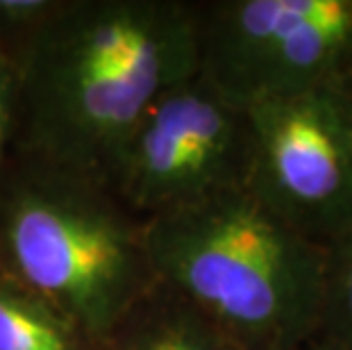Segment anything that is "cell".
I'll list each match as a JSON object with an SVG mask.
<instances>
[{"label":"cell","instance_id":"obj_4","mask_svg":"<svg viewBox=\"0 0 352 350\" xmlns=\"http://www.w3.org/2000/svg\"><path fill=\"white\" fill-rule=\"evenodd\" d=\"M198 73L236 107L352 76V0L196 3Z\"/></svg>","mask_w":352,"mask_h":350},{"label":"cell","instance_id":"obj_2","mask_svg":"<svg viewBox=\"0 0 352 350\" xmlns=\"http://www.w3.org/2000/svg\"><path fill=\"white\" fill-rule=\"evenodd\" d=\"M146 248L155 280L239 350H298L320 332L325 245L248 189L146 221Z\"/></svg>","mask_w":352,"mask_h":350},{"label":"cell","instance_id":"obj_3","mask_svg":"<svg viewBox=\"0 0 352 350\" xmlns=\"http://www.w3.org/2000/svg\"><path fill=\"white\" fill-rule=\"evenodd\" d=\"M0 266L94 344L157 282L146 223L107 184L19 153L0 175Z\"/></svg>","mask_w":352,"mask_h":350},{"label":"cell","instance_id":"obj_5","mask_svg":"<svg viewBox=\"0 0 352 350\" xmlns=\"http://www.w3.org/2000/svg\"><path fill=\"white\" fill-rule=\"evenodd\" d=\"M248 173V114L196 73L162 94L137 123L109 189L146 223L245 189Z\"/></svg>","mask_w":352,"mask_h":350},{"label":"cell","instance_id":"obj_1","mask_svg":"<svg viewBox=\"0 0 352 350\" xmlns=\"http://www.w3.org/2000/svg\"><path fill=\"white\" fill-rule=\"evenodd\" d=\"M12 69L16 153L109 187L153 102L198 73L196 3L62 0Z\"/></svg>","mask_w":352,"mask_h":350},{"label":"cell","instance_id":"obj_10","mask_svg":"<svg viewBox=\"0 0 352 350\" xmlns=\"http://www.w3.org/2000/svg\"><path fill=\"white\" fill-rule=\"evenodd\" d=\"M62 0H0V57L14 62Z\"/></svg>","mask_w":352,"mask_h":350},{"label":"cell","instance_id":"obj_12","mask_svg":"<svg viewBox=\"0 0 352 350\" xmlns=\"http://www.w3.org/2000/svg\"><path fill=\"white\" fill-rule=\"evenodd\" d=\"M298 350H352V348L343 346V344H339V341H334V339H327V337H320V334H316L311 341H307V344L302 348H298Z\"/></svg>","mask_w":352,"mask_h":350},{"label":"cell","instance_id":"obj_11","mask_svg":"<svg viewBox=\"0 0 352 350\" xmlns=\"http://www.w3.org/2000/svg\"><path fill=\"white\" fill-rule=\"evenodd\" d=\"M16 153V78L12 64L0 71V175Z\"/></svg>","mask_w":352,"mask_h":350},{"label":"cell","instance_id":"obj_9","mask_svg":"<svg viewBox=\"0 0 352 350\" xmlns=\"http://www.w3.org/2000/svg\"><path fill=\"white\" fill-rule=\"evenodd\" d=\"M320 337L352 348V230L325 245Z\"/></svg>","mask_w":352,"mask_h":350},{"label":"cell","instance_id":"obj_13","mask_svg":"<svg viewBox=\"0 0 352 350\" xmlns=\"http://www.w3.org/2000/svg\"><path fill=\"white\" fill-rule=\"evenodd\" d=\"M343 89H346V94H348V98H350V107H352V76L343 82Z\"/></svg>","mask_w":352,"mask_h":350},{"label":"cell","instance_id":"obj_7","mask_svg":"<svg viewBox=\"0 0 352 350\" xmlns=\"http://www.w3.org/2000/svg\"><path fill=\"white\" fill-rule=\"evenodd\" d=\"M96 350H239L182 296L155 282Z\"/></svg>","mask_w":352,"mask_h":350},{"label":"cell","instance_id":"obj_14","mask_svg":"<svg viewBox=\"0 0 352 350\" xmlns=\"http://www.w3.org/2000/svg\"><path fill=\"white\" fill-rule=\"evenodd\" d=\"M5 66H10V62H7V59H5V57H0V71H3V69H5Z\"/></svg>","mask_w":352,"mask_h":350},{"label":"cell","instance_id":"obj_8","mask_svg":"<svg viewBox=\"0 0 352 350\" xmlns=\"http://www.w3.org/2000/svg\"><path fill=\"white\" fill-rule=\"evenodd\" d=\"M0 350H96V344L0 266Z\"/></svg>","mask_w":352,"mask_h":350},{"label":"cell","instance_id":"obj_6","mask_svg":"<svg viewBox=\"0 0 352 350\" xmlns=\"http://www.w3.org/2000/svg\"><path fill=\"white\" fill-rule=\"evenodd\" d=\"M245 114V189L318 245L352 230V107L343 82L254 102Z\"/></svg>","mask_w":352,"mask_h":350}]
</instances>
